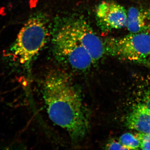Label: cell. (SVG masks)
Returning <instances> with one entry per match:
<instances>
[{"label":"cell","mask_w":150,"mask_h":150,"mask_svg":"<svg viewBox=\"0 0 150 150\" xmlns=\"http://www.w3.org/2000/svg\"><path fill=\"white\" fill-rule=\"evenodd\" d=\"M42 94L48 117L67 131L74 142L83 139L89 120L80 93L67 74L54 70L43 79Z\"/></svg>","instance_id":"cell-1"},{"label":"cell","mask_w":150,"mask_h":150,"mask_svg":"<svg viewBox=\"0 0 150 150\" xmlns=\"http://www.w3.org/2000/svg\"><path fill=\"white\" fill-rule=\"evenodd\" d=\"M47 20L40 14L30 18L10 48L9 53L28 66L46 44L49 36Z\"/></svg>","instance_id":"cell-2"},{"label":"cell","mask_w":150,"mask_h":150,"mask_svg":"<svg viewBox=\"0 0 150 150\" xmlns=\"http://www.w3.org/2000/svg\"><path fill=\"white\" fill-rule=\"evenodd\" d=\"M103 41L106 54L140 64L150 61V31L108 38Z\"/></svg>","instance_id":"cell-3"},{"label":"cell","mask_w":150,"mask_h":150,"mask_svg":"<svg viewBox=\"0 0 150 150\" xmlns=\"http://www.w3.org/2000/svg\"><path fill=\"white\" fill-rule=\"evenodd\" d=\"M52 41L57 60L71 69L84 72L89 69L93 64L87 51L63 25L54 32Z\"/></svg>","instance_id":"cell-4"},{"label":"cell","mask_w":150,"mask_h":150,"mask_svg":"<svg viewBox=\"0 0 150 150\" xmlns=\"http://www.w3.org/2000/svg\"><path fill=\"white\" fill-rule=\"evenodd\" d=\"M63 25L87 51L93 64L98 62L106 54L103 40L97 35L83 19H69Z\"/></svg>","instance_id":"cell-5"},{"label":"cell","mask_w":150,"mask_h":150,"mask_svg":"<svg viewBox=\"0 0 150 150\" xmlns=\"http://www.w3.org/2000/svg\"><path fill=\"white\" fill-rule=\"evenodd\" d=\"M95 15L98 25L103 32L121 29L127 25V11L114 2L103 1L100 3Z\"/></svg>","instance_id":"cell-6"},{"label":"cell","mask_w":150,"mask_h":150,"mask_svg":"<svg viewBox=\"0 0 150 150\" xmlns=\"http://www.w3.org/2000/svg\"><path fill=\"white\" fill-rule=\"evenodd\" d=\"M127 15L126 27L130 33L149 31L150 10L132 7L127 11Z\"/></svg>","instance_id":"cell-7"},{"label":"cell","mask_w":150,"mask_h":150,"mask_svg":"<svg viewBox=\"0 0 150 150\" xmlns=\"http://www.w3.org/2000/svg\"><path fill=\"white\" fill-rule=\"evenodd\" d=\"M119 142L128 150L141 149V142L137 135L126 133L120 137Z\"/></svg>","instance_id":"cell-8"},{"label":"cell","mask_w":150,"mask_h":150,"mask_svg":"<svg viewBox=\"0 0 150 150\" xmlns=\"http://www.w3.org/2000/svg\"><path fill=\"white\" fill-rule=\"evenodd\" d=\"M136 135L141 142V149L150 150V135L141 132Z\"/></svg>","instance_id":"cell-9"},{"label":"cell","mask_w":150,"mask_h":150,"mask_svg":"<svg viewBox=\"0 0 150 150\" xmlns=\"http://www.w3.org/2000/svg\"><path fill=\"white\" fill-rule=\"evenodd\" d=\"M139 104L150 114V92L145 96L142 102Z\"/></svg>","instance_id":"cell-10"},{"label":"cell","mask_w":150,"mask_h":150,"mask_svg":"<svg viewBox=\"0 0 150 150\" xmlns=\"http://www.w3.org/2000/svg\"><path fill=\"white\" fill-rule=\"evenodd\" d=\"M107 149L109 150H128L120 142H110L107 145Z\"/></svg>","instance_id":"cell-11"},{"label":"cell","mask_w":150,"mask_h":150,"mask_svg":"<svg viewBox=\"0 0 150 150\" xmlns=\"http://www.w3.org/2000/svg\"><path fill=\"white\" fill-rule=\"evenodd\" d=\"M149 31H150V30H149Z\"/></svg>","instance_id":"cell-12"}]
</instances>
